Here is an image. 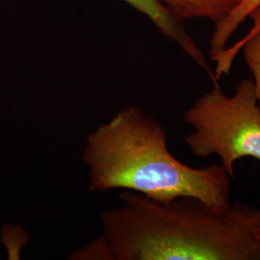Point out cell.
I'll list each match as a JSON object with an SVG mask.
<instances>
[{
    "label": "cell",
    "mask_w": 260,
    "mask_h": 260,
    "mask_svg": "<svg viewBox=\"0 0 260 260\" xmlns=\"http://www.w3.org/2000/svg\"><path fill=\"white\" fill-rule=\"evenodd\" d=\"M102 214L92 259L260 260L259 209L234 203L217 210L195 197L159 202L133 191Z\"/></svg>",
    "instance_id": "cell-1"
},
{
    "label": "cell",
    "mask_w": 260,
    "mask_h": 260,
    "mask_svg": "<svg viewBox=\"0 0 260 260\" xmlns=\"http://www.w3.org/2000/svg\"><path fill=\"white\" fill-rule=\"evenodd\" d=\"M81 159L91 191L126 189L159 202L195 197L217 210L232 205V178L224 168L180 162L169 150L164 127L136 106L122 108L93 130Z\"/></svg>",
    "instance_id": "cell-2"
},
{
    "label": "cell",
    "mask_w": 260,
    "mask_h": 260,
    "mask_svg": "<svg viewBox=\"0 0 260 260\" xmlns=\"http://www.w3.org/2000/svg\"><path fill=\"white\" fill-rule=\"evenodd\" d=\"M194 131L184 142L196 157L217 154L234 179V164L243 157L260 161V107L252 79H242L229 96L219 83L184 112Z\"/></svg>",
    "instance_id": "cell-3"
},
{
    "label": "cell",
    "mask_w": 260,
    "mask_h": 260,
    "mask_svg": "<svg viewBox=\"0 0 260 260\" xmlns=\"http://www.w3.org/2000/svg\"><path fill=\"white\" fill-rule=\"evenodd\" d=\"M128 3L134 9L147 16L156 26L164 37L177 44L182 51L191 58L197 65L201 67L210 77L213 84L218 83L214 72L208 65L205 54L198 47L181 20L174 16L160 0H122Z\"/></svg>",
    "instance_id": "cell-4"
},
{
    "label": "cell",
    "mask_w": 260,
    "mask_h": 260,
    "mask_svg": "<svg viewBox=\"0 0 260 260\" xmlns=\"http://www.w3.org/2000/svg\"><path fill=\"white\" fill-rule=\"evenodd\" d=\"M241 50L244 59L253 75L252 80L254 82L255 93L260 103V29L254 32H249L248 35L233 47H225L220 53L212 56L211 59L217 63L214 75L216 79L219 80L222 75L230 74L233 60Z\"/></svg>",
    "instance_id": "cell-5"
},
{
    "label": "cell",
    "mask_w": 260,
    "mask_h": 260,
    "mask_svg": "<svg viewBox=\"0 0 260 260\" xmlns=\"http://www.w3.org/2000/svg\"><path fill=\"white\" fill-rule=\"evenodd\" d=\"M177 19L222 21L241 0H160Z\"/></svg>",
    "instance_id": "cell-6"
},
{
    "label": "cell",
    "mask_w": 260,
    "mask_h": 260,
    "mask_svg": "<svg viewBox=\"0 0 260 260\" xmlns=\"http://www.w3.org/2000/svg\"><path fill=\"white\" fill-rule=\"evenodd\" d=\"M258 8H260V0H241L222 21L215 24L210 40V57L223 51L226 47L229 40L241 25L242 22Z\"/></svg>",
    "instance_id": "cell-7"
},
{
    "label": "cell",
    "mask_w": 260,
    "mask_h": 260,
    "mask_svg": "<svg viewBox=\"0 0 260 260\" xmlns=\"http://www.w3.org/2000/svg\"><path fill=\"white\" fill-rule=\"evenodd\" d=\"M251 19H253V26L251 29L250 32H254L256 30H259L260 29V8L258 9L253 11L250 15V17Z\"/></svg>",
    "instance_id": "cell-8"
},
{
    "label": "cell",
    "mask_w": 260,
    "mask_h": 260,
    "mask_svg": "<svg viewBox=\"0 0 260 260\" xmlns=\"http://www.w3.org/2000/svg\"><path fill=\"white\" fill-rule=\"evenodd\" d=\"M255 236L256 238L260 240V209H259V220H258V223L256 225V229H255Z\"/></svg>",
    "instance_id": "cell-9"
}]
</instances>
